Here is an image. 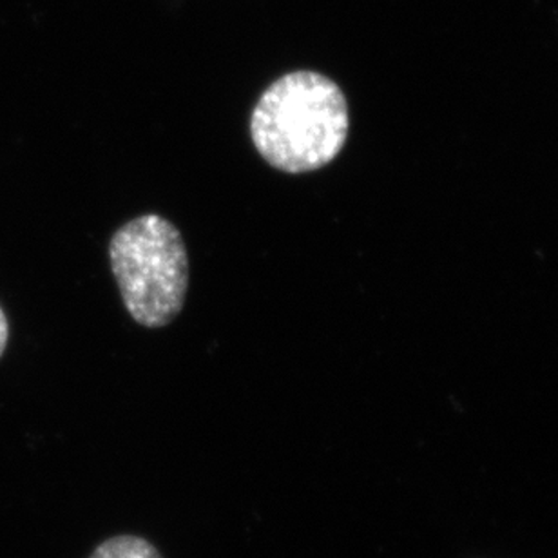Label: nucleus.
Returning a JSON list of instances; mask_svg holds the SVG:
<instances>
[{
	"label": "nucleus",
	"mask_w": 558,
	"mask_h": 558,
	"mask_svg": "<svg viewBox=\"0 0 558 558\" xmlns=\"http://www.w3.org/2000/svg\"><path fill=\"white\" fill-rule=\"evenodd\" d=\"M350 131L341 87L316 71L270 84L251 114V138L270 167L289 174L319 171L343 150Z\"/></svg>",
	"instance_id": "obj_1"
},
{
	"label": "nucleus",
	"mask_w": 558,
	"mask_h": 558,
	"mask_svg": "<svg viewBox=\"0 0 558 558\" xmlns=\"http://www.w3.org/2000/svg\"><path fill=\"white\" fill-rule=\"evenodd\" d=\"M109 262L130 316L147 328L174 322L187 298L189 258L182 234L160 215L138 216L114 232Z\"/></svg>",
	"instance_id": "obj_2"
},
{
	"label": "nucleus",
	"mask_w": 558,
	"mask_h": 558,
	"mask_svg": "<svg viewBox=\"0 0 558 558\" xmlns=\"http://www.w3.org/2000/svg\"><path fill=\"white\" fill-rule=\"evenodd\" d=\"M89 558H163L155 544L138 535H114L98 544Z\"/></svg>",
	"instance_id": "obj_3"
},
{
	"label": "nucleus",
	"mask_w": 558,
	"mask_h": 558,
	"mask_svg": "<svg viewBox=\"0 0 558 558\" xmlns=\"http://www.w3.org/2000/svg\"><path fill=\"white\" fill-rule=\"evenodd\" d=\"M8 341H10V325H8V317H5L2 306H0V357L4 355Z\"/></svg>",
	"instance_id": "obj_4"
}]
</instances>
